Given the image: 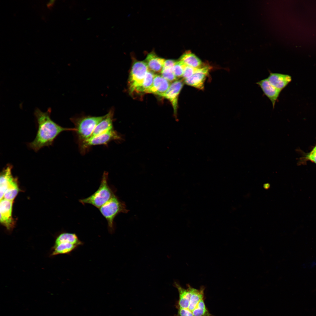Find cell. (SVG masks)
Wrapping results in <instances>:
<instances>
[{"mask_svg":"<svg viewBox=\"0 0 316 316\" xmlns=\"http://www.w3.org/2000/svg\"><path fill=\"white\" fill-rule=\"evenodd\" d=\"M51 112L50 108L45 112L38 108L35 111L34 115L37 125V133L34 140L28 143V145L35 152L44 147L52 145L55 139L61 132L76 131L75 128L63 127L55 122L51 118Z\"/></svg>","mask_w":316,"mask_h":316,"instance_id":"cell-1","label":"cell"},{"mask_svg":"<svg viewBox=\"0 0 316 316\" xmlns=\"http://www.w3.org/2000/svg\"><path fill=\"white\" fill-rule=\"evenodd\" d=\"M108 172L104 171L97 190L90 196L79 200V202L83 205H91L99 209L108 202L115 195L113 190L108 184Z\"/></svg>","mask_w":316,"mask_h":316,"instance_id":"cell-2","label":"cell"},{"mask_svg":"<svg viewBox=\"0 0 316 316\" xmlns=\"http://www.w3.org/2000/svg\"><path fill=\"white\" fill-rule=\"evenodd\" d=\"M104 116H84L71 118L76 129L75 132L78 138V143L90 138L96 126Z\"/></svg>","mask_w":316,"mask_h":316,"instance_id":"cell-3","label":"cell"},{"mask_svg":"<svg viewBox=\"0 0 316 316\" xmlns=\"http://www.w3.org/2000/svg\"><path fill=\"white\" fill-rule=\"evenodd\" d=\"M99 209L107 221L108 229L110 233L114 230V220L116 216L121 213H127L128 211L124 203L115 195Z\"/></svg>","mask_w":316,"mask_h":316,"instance_id":"cell-4","label":"cell"},{"mask_svg":"<svg viewBox=\"0 0 316 316\" xmlns=\"http://www.w3.org/2000/svg\"><path fill=\"white\" fill-rule=\"evenodd\" d=\"M149 71L145 61L135 60L134 61L128 81L129 90L131 94H139L140 89Z\"/></svg>","mask_w":316,"mask_h":316,"instance_id":"cell-5","label":"cell"},{"mask_svg":"<svg viewBox=\"0 0 316 316\" xmlns=\"http://www.w3.org/2000/svg\"><path fill=\"white\" fill-rule=\"evenodd\" d=\"M121 136L114 129L79 142L80 152L85 153L89 148L97 145H107L111 141L121 139Z\"/></svg>","mask_w":316,"mask_h":316,"instance_id":"cell-6","label":"cell"},{"mask_svg":"<svg viewBox=\"0 0 316 316\" xmlns=\"http://www.w3.org/2000/svg\"><path fill=\"white\" fill-rule=\"evenodd\" d=\"M184 82L182 79L177 80L172 83L166 91L161 97L168 99L173 107L174 115L177 118L178 97L183 87Z\"/></svg>","mask_w":316,"mask_h":316,"instance_id":"cell-7","label":"cell"},{"mask_svg":"<svg viewBox=\"0 0 316 316\" xmlns=\"http://www.w3.org/2000/svg\"><path fill=\"white\" fill-rule=\"evenodd\" d=\"M13 203V201L4 199L0 200V222L9 231L12 230L14 226L12 215Z\"/></svg>","mask_w":316,"mask_h":316,"instance_id":"cell-8","label":"cell"},{"mask_svg":"<svg viewBox=\"0 0 316 316\" xmlns=\"http://www.w3.org/2000/svg\"><path fill=\"white\" fill-rule=\"evenodd\" d=\"M209 70L210 68L208 66L198 68L192 76L184 80V82L188 85L203 90L204 89L205 81Z\"/></svg>","mask_w":316,"mask_h":316,"instance_id":"cell-9","label":"cell"},{"mask_svg":"<svg viewBox=\"0 0 316 316\" xmlns=\"http://www.w3.org/2000/svg\"><path fill=\"white\" fill-rule=\"evenodd\" d=\"M256 83L260 87L264 95L271 101L273 108H274L281 91L272 85L267 78L262 80Z\"/></svg>","mask_w":316,"mask_h":316,"instance_id":"cell-10","label":"cell"},{"mask_svg":"<svg viewBox=\"0 0 316 316\" xmlns=\"http://www.w3.org/2000/svg\"><path fill=\"white\" fill-rule=\"evenodd\" d=\"M170 82L161 75L155 74L152 84L146 93H152L161 96L168 89Z\"/></svg>","mask_w":316,"mask_h":316,"instance_id":"cell-11","label":"cell"},{"mask_svg":"<svg viewBox=\"0 0 316 316\" xmlns=\"http://www.w3.org/2000/svg\"><path fill=\"white\" fill-rule=\"evenodd\" d=\"M114 111L110 110L96 126L90 138L113 129Z\"/></svg>","mask_w":316,"mask_h":316,"instance_id":"cell-12","label":"cell"},{"mask_svg":"<svg viewBox=\"0 0 316 316\" xmlns=\"http://www.w3.org/2000/svg\"><path fill=\"white\" fill-rule=\"evenodd\" d=\"M165 60L158 56L154 51L147 54L145 60L149 71L155 73H161Z\"/></svg>","mask_w":316,"mask_h":316,"instance_id":"cell-13","label":"cell"},{"mask_svg":"<svg viewBox=\"0 0 316 316\" xmlns=\"http://www.w3.org/2000/svg\"><path fill=\"white\" fill-rule=\"evenodd\" d=\"M267 78L272 85L281 91L291 80L289 75L272 72L270 73Z\"/></svg>","mask_w":316,"mask_h":316,"instance_id":"cell-14","label":"cell"},{"mask_svg":"<svg viewBox=\"0 0 316 316\" xmlns=\"http://www.w3.org/2000/svg\"><path fill=\"white\" fill-rule=\"evenodd\" d=\"M173 286L176 288L179 293V299L176 305V308L187 309L189 305L190 293L189 288L186 286V288L183 287L176 281H174Z\"/></svg>","mask_w":316,"mask_h":316,"instance_id":"cell-15","label":"cell"},{"mask_svg":"<svg viewBox=\"0 0 316 316\" xmlns=\"http://www.w3.org/2000/svg\"><path fill=\"white\" fill-rule=\"evenodd\" d=\"M18 191L17 179L14 178L11 174L9 177L7 188L3 199L13 201Z\"/></svg>","mask_w":316,"mask_h":316,"instance_id":"cell-16","label":"cell"},{"mask_svg":"<svg viewBox=\"0 0 316 316\" xmlns=\"http://www.w3.org/2000/svg\"><path fill=\"white\" fill-rule=\"evenodd\" d=\"M78 247L76 245L68 242L54 244L52 248L50 255L54 256L59 254H68Z\"/></svg>","mask_w":316,"mask_h":316,"instance_id":"cell-17","label":"cell"},{"mask_svg":"<svg viewBox=\"0 0 316 316\" xmlns=\"http://www.w3.org/2000/svg\"><path fill=\"white\" fill-rule=\"evenodd\" d=\"M184 65L195 68L202 67L201 60L190 51H187L180 57L179 60Z\"/></svg>","mask_w":316,"mask_h":316,"instance_id":"cell-18","label":"cell"},{"mask_svg":"<svg viewBox=\"0 0 316 316\" xmlns=\"http://www.w3.org/2000/svg\"><path fill=\"white\" fill-rule=\"evenodd\" d=\"M13 166L10 164H8L3 168L0 174V200L3 198L4 193L7 186L8 178L12 173Z\"/></svg>","mask_w":316,"mask_h":316,"instance_id":"cell-19","label":"cell"},{"mask_svg":"<svg viewBox=\"0 0 316 316\" xmlns=\"http://www.w3.org/2000/svg\"><path fill=\"white\" fill-rule=\"evenodd\" d=\"M66 242L71 243L78 246L83 244L75 233L68 232H63L60 234L56 238L54 244Z\"/></svg>","mask_w":316,"mask_h":316,"instance_id":"cell-20","label":"cell"},{"mask_svg":"<svg viewBox=\"0 0 316 316\" xmlns=\"http://www.w3.org/2000/svg\"><path fill=\"white\" fill-rule=\"evenodd\" d=\"M152 72L149 71L147 73L142 85L140 89L139 94L145 93L152 85L155 75Z\"/></svg>","mask_w":316,"mask_h":316,"instance_id":"cell-21","label":"cell"},{"mask_svg":"<svg viewBox=\"0 0 316 316\" xmlns=\"http://www.w3.org/2000/svg\"><path fill=\"white\" fill-rule=\"evenodd\" d=\"M194 316H212L207 308L204 298L200 302L198 306L192 312Z\"/></svg>","mask_w":316,"mask_h":316,"instance_id":"cell-22","label":"cell"},{"mask_svg":"<svg viewBox=\"0 0 316 316\" xmlns=\"http://www.w3.org/2000/svg\"><path fill=\"white\" fill-rule=\"evenodd\" d=\"M173 69L174 67H163L161 73V75L170 82L178 79L174 73Z\"/></svg>","mask_w":316,"mask_h":316,"instance_id":"cell-23","label":"cell"},{"mask_svg":"<svg viewBox=\"0 0 316 316\" xmlns=\"http://www.w3.org/2000/svg\"><path fill=\"white\" fill-rule=\"evenodd\" d=\"M185 65L180 61H176L174 67V73L177 79L183 77Z\"/></svg>","mask_w":316,"mask_h":316,"instance_id":"cell-24","label":"cell"},{"mask_svg":"<svg viewBox=\"0 0 316 316\" xmlns=\"http://www.w3.org/2000/svg\"><path fill=\"white\" fill-rule=\"evenodd\" d=\"M198 68H195L185 65L183 77L184 80L192 76L196 71Z\"/></svg>","mask_w":316,"mask_h":316,"instance_id":"cell-25","label":"cell"},{"mask_svg":"<svg viewBox=\"0 0 316 316\" xmlns=\"http://www.w3.org/2000/svg\"><path fill=\"white\" fill-rule=\"evenodd\" d=\"M176 308L178 310V312L174 316H194L192 313L188 309Z\"/></svg>","mask_w":316,"mask_h":316,"instance_id":"cell-26","label":"cell"},{"mask_svg":"<svg viewBox=\"0 0 316 316\" xmlns=\"http://www.w3.org/2000/svg\"><path fill=\"white\" fill-rule=\"evenodd\" d=\"M176 62V61L173 59L165 60L163 67H174Z\"/></svg>","mask_w":316,"mask_h":316,"instance_id":"cell-27","label":"cell"},{"mask_svg":"<svg viewBox=\"0 0 316 316\" xmlns=\"http://www.w3.org/2000/svg\"><path fill=\"white\" fill-rule=\"evenodd\" d=\"M307 158L308 159L316 163V151L312 150V151L307 155Z\"/></svg>","mask_w":316,"mask_h":316,"instance_id":"cell-28","label":"cell"},{"mask_svg":"<svg viewBox=\"0 0 316 316\" xmlns=\"http://www.w3.org/2000/svg\"><path fill=\"white\" fill-rule=\"evenodd\" d=\"M55 0H51L49 1L47 4V6L49 8H50L54 5Z\"/></svg>","mask_w":316,"mask_h":316,"instance_id":"cell-29","label":"cell"},{"mask_svg":"<svg viewBox=\"0 0 316 316\" xmlns=\"http://www.w3.org/2000/svg\"><path fill=\"white\" fill-rule=\"evenodd\" d=\"M312 150L316 151V146Z\"/></svg>","mask_w":316,"mask_h":316,"instance_id":"cell-30","label":"cell"}]
</instances>
